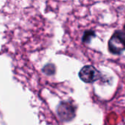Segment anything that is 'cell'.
<instances>
[{"label":"cell","mask_w":125,"mask_h":125,"mask_svg":"<svg viewBox=\"0 0 125 125\" xmlns=\"http://www.w3.org/2000/svg\"><path fill=\"white\" fill-rule=\"evenodd\" d=\"M80 79L86 83H94L102 77L100 72L92 65H86L81 68L78 73Z\"/></svg>","instance_id":"3"},{"label":"cell","mask_w":125,"mask_h":125,"mask_svg":"<svg viewBox=\"0 0 125 125\" xmlns=\"http://www.w3.org/2000/svg\"><path fill=\"white\" fill-rule=\"evenodd\" d=\"M42 72L47 75H52L56 72V67L53 64H48L42 68Z\"/></svg>","instance_id":"5"},{"label":"cell","mask_w":125,"mask_h":125,"mask_svg":"<svg viewBox=\"0 0 125 125\" xmlns=\"http://www.w3.org/2000/svg\"><path fill=\"white\" fill-rule=\"evenodd\" d=\"M56 113L62 122H68L75 116V107L69 101H62L56 108Z\"/></svg>","instance_id":"2"},{"label":"cell","mask_w":125,"mask_h":125,"mask_svg":"<svg viewBox=\"0 0 125 125\" xmlns=\"http://www.w3.org/2000/svg\"><path fill=\"white\" fill-rule=\"evenodd\" d=\"M95 32L92 30H89V31H86L83 37H82V41L84 43H89L91 40L92 38H94L95 37Z\"/></svg>","instance_id":"4"},{"label":"cell","mask_w":125,"mask_h":125,"mask_svg":"<svg viewBox=\"0 0 125 125\" xmlns=\"http://www.w3.org/2000/svg\"><path fill=\"white\" fill-rule=\"evenodd\" d=\"M109 51L116 55L121 54L125 51V32L116 31L108 41Z\"/></svg>","instance_id":"1"},{"label":"cell","mask_w":125,"mask_h":125,"mask_svg":"<svg viewBox=\"0 0 125 125\" xmlns=\"http://www.w3.org/2000/svg\"><path fill=\"white\" fill-rule=\"evenodd\" d=\"M124 29L125 30V25H124Z\"/></svg>","instance_id":"6"}]
</instances>
